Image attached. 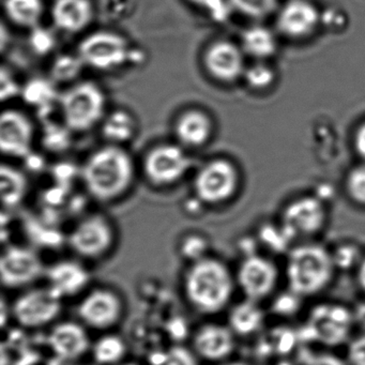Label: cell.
I'll use <instances>...</instances> for the list:
<instances>
[{
  "label": "cell",
  "mask_w": 365,
  "mask_h": 365,
  "mask_svg": "<svg viewBox=\"0 0 365 365\" xmlns=\"http://www.w3.org/2000/svg\"><path fill=\"white\" fill-rule=\"evenodd\" d=\"M230 4L241 14L250 18L260 19L274 11L277 0H230Z\"/></svg>",
  "instance_id": "obj_34"
},
{
  "label": "cell",
  "mask_w": 365,
  "mask_h": 365,
  "mask_svg": "<svg viewBox=\"0 0 365 365\" xmlns=\"http://www.w3.org/2000/svg\"><path fill=\"white\" fill-rule=\"evenodd\" d=\"M31 44L37 54L46 55L54 48L55 39L48 29L37 26L31 29Z\"/></svg>",
  "instance_id": "obj_40"
},
{
  "label": "cell",
  "mask_w": 365,
  "mask_h": 365,
  "mask_svg": "<svg viewBox=\"0 0 365 365\" xmlns=\"http://www.w3.org/2000/svg\"><path fill=\"white\" fill-rule=\"evenodd\" d=\"M58 100L63 125L69 131H88L104 119L106 95L91 81L72 85Z\"/></svg>",
  "instance_id": "obj_5"
},
{
  "label": "cell",
  "mask_w": 365,
  "mask_h": 365,
  "mask_svg": "<svg viewBox=\"0 0 365 365\" xmlns=\"http://www.w3.org/2000/svg\"><path fill=\"white\" fill-rule=\"evenodd\" d=\"M0 91H1V100L3 101L12 99V98L18 96L20 91H22L14 76L6 70L5 67L1 69V73H0Z\"/></svg>",
  "instance_id": "obj_42"
},
{
  "label": "cell",
  "mask_w": 365,
  "mask_h": 365,
  "mask_svg": "<svg viewBox=\"0 0 365 365\" xmlns=\"http://www.w3.org/2000/svg\"><path fill=\"white\" fill-rule=\"evenodd\" d=\"M78 56L87 67L110 71L121 67L131 56L129 42L113 31H96L85 37L78 48Z\"/></svg>",
  "instance_id": "obj_8"
},
{
  "label": "cell",
  "mask_w": 365,
  "mask_h": 365,
  "mask_svg": "<svg viewBox=\"0 0 365 365\" xmlns=\"http://www.w3.org/2000/svg\"><path fill=\"white\" fill-rule=\"evenodd\" d=\"M236 283L245 298L262 302L274 296L281 272L272 258L262 254H247L236 272Z\"/></svg>",
  "instance_id": "obj_7"
},
{
  "label": "cell",
  "mask_w": 365,
  "mask_h": 365,
  "mask_svg": "<svg viewBox=\"0 0 365 365\" xmlns=\"http://www.w3.org/2000/svg\"><path fill=\"white\" fill-rule=\"evenodd\" d=\"M34 131L31 119L20 110H7L0 117V149L4 155L26 159L33 149Z\"/></svg>",
  "instance_id": "obj_15"
},
{
  "label": "cell",
  "mask_w": 365,
  "mask_h": 365,
  "mask_svg": "<svg viewBox=\"0 0 365 365\" xmlns=\"http://www.w3.org/2000/svg\"><path fill=\"white\" fill-rule=\"evenodd\" d=\"M219 365H250L249 363L242 362V361H224Z\"/></svg>",
  "instance_id": "obj_47"
},
{
  "label": "cell",
  "mask_w": 365,
  "mask_h": 365,
  "mask_svg": "<svg viewBox=\"0 0 365 365\" xmlns=\"http://www.w3.org/2000/svg\"><path fill=\"white\" fill-rule=\"evenodd\" d=\"M319 22L317 9L307 0H290L277 16L279 31L292 39H302L314 33Z\"/></svg>",
  "instance_id": "obj_20"
},
{
  "label": "cell",
  "mask_w": 365,
  "mask_h": 365,
  "mask_svg": "<svg viewBox=\"0 0 365 365\" xmlns=\"http://www.w3.org/2000/svg\"><path fill=\"white\" fill-rule=\"evenodd\" d=\"M4 7L14 24L31 29L39 26L44 11L42 0H5Z\"/></svg>",
  "instance_id": "obj_27"
},
{
  "label": "cell",
  "mask_w": 365,
  "mask_h": 365,
  "mask_svg": "<svg viewBox=\"0 0 365 365\" xmlns=\"http://www.w3.org/2000/svg\"><path fill=\"white\" fill-rule=\"evenodd\" d=\"M202 63L209 76L222 83H234L245 76V57L241 48L225 40L213 42L205 50Z\"/></svg>",
  "instance_id": "obj_16"
},
{
  "label": "cell",
  "mask_w": 365,
  "mask_h": 365,
  "mask_svg": "<svg viewBox=\"0 0 365 365\" xmlns=\"http://www.w3.org/2000/svg\"><path fill=\"white\" fill-rule=\"evenodd\" d=\"M303 300L304 298L290 289L281 294H274L272 297L273 314L282 317H292L300 311Z\"/></svg>",
  "instance_id": "obj_35"
},
{
  "label": "cell",
  "mask_w": 365,
  "mask_h": 365,
  "mask_svg": "<svg viewBox=\"0 0 365 365\" xmlns=\"http://www.w3.org/2000/svg\"><path fill=\"white\" fill-rule=\"evenodd\" d=\"M236 287V275L227 264L208 256L192 262L183 277L185 298L202 315H215L225 309Z\"/></svg>",
  "instance_id": "obj_1"
},
{
  "label": "cell",
  "mask_w": 365,
  "mask_h": 365,
  "mask_svg": "<svg viewBox=\"0 0 365 365\" xmlns=\"http://www.w3.org/2000/svg\"><path fill=\"white\" fill-rule=\"evenodd\" d=\"M352 309L336 302H322L309 309L301 334L312 343L324 347L347 345L354 335Z\"/></svg>",
  "instance_id": "obj_4"
},
{
  "label": "cell",
  "mask_w": 365,
  "mask_h": 365,
  "mask_svg": "<svg viewBox=\"0 0 365 365\" xmlns=\"http://www.w3.org/2000/svg\"><path fill=\"white\" fill-rule=\"evenodd\" d=\"M135 131V119L127 110H114L102 120V135L112 145L129 142Z\"/></svg>",
  "instance_id": "obj_26"
},
{
  "label": "cell",
  "mask_w": 365,
  "mask_h": 365,
  "mask_svg": "<svg viewBox=\"0 0 365 365\" xmlns=\"http://www.w3.org/2000/svg\"><path fill=\"white\" fill-rule=\"evenodd\" d=\"M245 80L250 86L255 89L268 88L274 82V72L268 66L264 63H255V65L245 69Z\"/></svg>",
  "instance_id": "obj_37"
},
{
  "label": "cell",
  "mask_w": 365,
  "mask_h": 365,
  "mask_svg": "<svg viewBox=\"0 0 365 365\" xmlns=\"http://www.w3.org/2000/svg\"><path fill=\"white\" fill-rule=\"evenodd\" d=\"M44 279L61 298H72L82 294L91 283V273L76 260L61 259L46 267Z\"/></svg>",
  "instance_id": "obj_19"
},
{
  "label": "cell",
  "mask_w": 365,
  "mask_h": 365,
  "mask_svg": "<svg viewBox=\"0 0 365 365\" xmlns=\"http://www.w3.org/2000/svg\"><path fill=\"white\" fill-rule=\"evenodd\" d=\"M97 365H120L127 354V345L119 335L104 334L91 345Z\"/></svg>",
  "instance_id": "obj_28"
},
{
  "label": "cell",
  "mask_w": 365,
  "mask_h": 365,
  "mask_svg": "<svg viewBox=\"0 0 365 365\" xmlns=\"http://www.w3.org/2000/svg\"><path fill=\"white\" fill-rule=\"evenodd\" d=\"M46 267L35 250L23 245H9L0 260L1 283L8 289L33 287L44 277Z\"/></svg>",
  "instance_id": "obj_11"
},
{
  "label": "cell",
  "mask_w": 365,
  "mask_h": 365,
  "mask_svg": "<svg viewBox=\"0 0 365 365\" xmlns=\"http://www.w3.org/2000/svg\"><path fill=\"white\" fill-rule=\"evenodd\" d=\"M330 252L337 271L356 270L364 256L360 245L350 241L334 245Z\"/></svg>",
  "instance_id": "obj_30"
},
{
  "label": "cell",
  "mask_w": 365,
  "mask_h": 365,
  "mask_svg": "<svg viewBox=\"0 0 365 365\" xmlns=\"http://www.w3.org/2000/svg\"><path fill=\"white\" fill-rule=\"evenodd\" d=\"M22 93L25 101L39 108H44L59 98L52 81L42 80V78L31 81L23 89Z\"/></svg>",
  "instance_id": "obj_32"
},
{
  "label": "cell",
  "mask_w": 365,
  "mask_h": 365,
  "mask_svg": "<svg viewBox=\"0 0 365 365\" xmlns=\"http://www.w3.org/2000/svg\"><path fill=\"white\" fill-rule=\"evenodd\" d=\"M238 172L228 160L215 159L202 166L194 179L196 197L206 205L227 202L238 187Z\"/></svg>",
  "instance_id": "obj_9"
},
{
  "label": "cell",
  "mask_w": 365,
  "mask_h": 365,
  "mask_svg": "<svg viewBox=\"0 0 365 365\" xmlns=\"http://www.w3.org/2000/svg\"><path fill=\"white\" fill-rule=\"evenodd\" d=\"M354 272H356V284H358L359 288L365 294V253Z\"/></svg>",
  "instance_id": "obj_46"
},
{
  "label": "cell",
  "mask_w": 365,
  "mask_h": 365,
  "mask_svg": "<svg viewBox=\"0 0 365 365\" xmlns=\"http://www.w3.org/2000/svg\"><path fill=\"white\" fill-rule=\"evenodd\" d=\"M337 272L330 249L307 241L294 245L286 254L285 275L288 289L302 298H311L328 289Z\"/></svg>",
  "instance_id": "obj_3"
},
{
  "label": "cell",
  "mask_w": 365,
  "mask_h": 365,
  "mask_svg": "<svg viewBox=\"0 0 365 365\" xmlns=\"http://www.w3.org/2000/svg\"><path fill=\"white\" fill-rule=\"evenodd\" d=\"M352 314L356 328L360 329L361 332H365V298L354 305Z\"/></svg>",
  "instance_id": "obj_44"
},
{
  "label": "cell",
  "mask_w": 365,
  "mask_h": 365,
  "mask_svg": "<svg viewBox=\"0 0 365 365\" xmlns=\"http://www.w3.org/2000/svg\"><path fill=\"white\" fill-rule=\"evenodd\" d=\"M72 365H89V364H72Z\"/></svg>",
  "instance_id": "obj_49"
},
{
  "label": "cell",
  "mask_w": 365,
  "mask_h": 365,
  "mask_svg": "<svg viewBox=\"0 0 365 365\" xmlns=\"http://www.w3.org/2000/svg\"><path fill=\"white\" fill-rule=\"evenodd\" d=\"M93 19L91 0H55L53 4V23L63 33H81L91 24Z\"/></svg>",
  "instance_id": "obj_21"
},
{
  "label": "cell",
  "mask_w": 365,
  "mask_h": 365,
  "mask_svg": "<svg viewBox=\"0 0 365 365\" xmlns=\"http://www.w3.org/2000/svg\"><path fill=\"white\" fill-rule=\"evenodd\" d=\"M82 179L93 198L103 202H113L121 197L133 182V160L118 145L102 147L85 162Z\"/></svg>",
  "instance_id": "obj_2"
},
{
  "label": "cell",
  "mask_w": 365,
  "mask_h": 365,
  "mask_svg": "<svg viewBox=\"0 0 365 365\" xmlns=\"http://www.w3.org/2000/svg\"><path fill=\"white\" fill-rule=\"evenodd\" d=\"M347 190L354 202L365 206V165L358 166L350 172Z\"/></svg>",
  "instance_id": "obj_38"
},
{
  "label": "cell",
  "mask_w": 365,
  "mask_h": 365,
  "mask_svg": "<svg viewBox=\"0 0 365 365\" xmlns=\"http://www.w3.org/2000/svg\"><path fill=\"white\" fill-rule=\"evenodd\" d=\"M189 1L197 7L209 10L215 18L221 16L222 14H224V11H225L223 0H189Z\"/></svg>",
  "instance_id": "obj_43"
},
{
  "label": "cell",
  "mask_w": 365,
  "mask_h": 365,
  "mask_svg": "<svg viewBox=\"0 0 365 365\" xmlns=\"http://www.w3.org/2000/svg\"><path fill=\"white\" fill-rule=\"evenodd\" d=\"M345 360L348 365H365V332L354 335L348 341Z\"/></svg>",
  "instance_id": "obj_39"
},
{
  "label": "cell",
  "mask_w": 365,
  "mask_h": 365,
  "mask_svg": "<svg viewBox=\"0 0 365 365\" xmlns=\"http://www.w3.org/2000/svg\"><path fill=\"white\" fill-rule=\"evenodd\" d=\"M242 51L257 59L268 58L277 52V42L270 29L253 26L245 29L241 36Z\"/></svg>",
  "instance_id": "obj_25"
},
{
  "label": "cell",
  "mask_w": 365,
  "mask_h": 365,
  "mask_svg": "<svg viewBox=\"0 0 365 365\" xmlns=\"http://www.w3.org/2000/svg\"><path fill=\"white\" fill-rule=\"evenodd\" d=\"M191 165V158L181 145L162 144L148 151L143 168L153 185L168 187L182 179Z\"/></svg>",
  "instance_id": "obj_12"
},
{
  "label": "cell",
  "mask_w": 365,
  "mask_h": 365,
  "mask_svg": "<svg viewBox=\"0 0 365 365\" xmlns=\"http://www.w3.org/2000/svg\"><path fill=\"white\" fill-rule=\"evenodd\" d=\"M192 346L198 358L222 363L235 351L236 335L227 324H206L196 331Z\"/></svg>",
  "instance_id": "obj_18"
},
{
  "label": "cell",
  "mask_w": 365,
  "mask_h": 365,
  "mask_svg": "<svg viewBox=\"0 0 365 365\" xmlns=\"http://www.w3.org/2000/svg\"><path fill=\"white\" fill-rule=\"evenodd\" d=\"M227 326L236 336L249 337L257 334L266 324V312L260 302L243 299L230 307L227 316Z\"/></svg>",
  "instance_id": "obj_23"
},
{
  "label": "cell",
  "mask_w": 365,
  "mask_h": 365,
  "mask_svg": "<svg viewBox=\"0 0 365 365\" xmlns=\"http://www.w3.org/2000/svg\"><path fill=\"white\" fill-rule=\"evenodd\" d=\"M63 300L48 285L26 288L12 303V316L23 328H42L52 324L61 315Z\"/></svg>",
  "instance_id": "obj_6"
},
{
  "label": "cell",
  "mask_w": 365,
  "mask_h": 365,
  "mask_svg": "<svg viewBox=\"0 0 365 365\" xmlns=\"http://www.w3.org/2000/svg\"><path fill=\"white\" fill-rule=\"evenodd\" d=\"M258 240L264 247L274 253L287 254L294 247V241L286 232L281 223L279 225H264L259 230Z\"/></svg>",
  "instance_id": "obj_31"
},
{
  "label": "cell",
  "mask_w": 365,
  "mask_h": 365,
  "mask_svg": "<svg viewBox=\"0 0 365 365\" xmlns=\"http://www.w3.org/2000/svg\"><path fill=\"white\" fill-rule=\"evenodd\" d=\"M208 247V242L204 236L189 235L181 242L180 251L181 254L192 264L207 257Z\"/></svg>",
  "instance_id": "obj_36"
},
{
  "label": "cell",
  "mask_w": 365,
  "mask_h": 365,
  "mask_svg": "<svg viewBox=\"0 0 365 365\" xmlns=\"http://www.w3.org/2000/svg\"><path fill=\"white\" fill-rule=\"evenodd\" d=\"M48 345L55 356L72 362L85 356L91 349L93 344L84 324L76 322H61L51 329Z\"/></svg>",
  "instance_id": "obj_17"
},
{
  "label": "cell",
  "mask_w": 365,
  "mask_h": 365,
  "mask_svg": "<svg viewBox=\"0 0 365 365\" xmlns=\"http://www.w3.org/2000/svg\"><path fill=\"white\" fill-rule=\"evenodd\" d=\"M78 315L84 326L95 330H108L120 322L123 302L108 288L98 287L87 292L78 303Z\"/></svg>",
  "instance_id": "obj_14"
},
{
  "label": "cell",
  "mask_w": 365,
  "mask_h": 365,
  "mask_svg": "<svg viewBox=\"0 0 365 365\" xmlns=\"http://www.w3.org/2000/svg\"><path fill=\"white\" fill-rule=\"evenodd\" d=\"M327 210L317 197L299 198L290 202L283 212L281 224L292 241H312L326 227Z\"/></svg>",
  "instance_id": "obj_13"
},
{
  "label": "cell",
  "mask_w": 365,
  "mask_h": 365,
  "mask_svg": "<svg viewBox=\"0 0 365 365\" xmlns=\"http://www.w3.org/2000/svg\"><path fill=\"white\" fill-rule=\"evenodd\" d=\"M300 365H348L345 358H341L331 351L309 354L302 359Z\"/></svg>",
  "instance_id": "obj_41"
},
{
  "label": "cell",
  "mask_w": 365,
  "mask_h": 365,
  "mask_svg": "<svg viewBox=\"0 0 365 365\" xmlns=\"http://www.w3.org/2000/svg\"><path fill=\"white\" fill-rule=\"evenodd\" d=\"M193 350L185 346L175 345L153 352L148 365H200Z\"/></svg>",
  "instance_id": "obj_29"
},
{
  "label": "cell",
  "mask_w": 365,
  "mask_h": 365,
  "mask_svg": "<svg viewBox=\"0 0 365 365\" xmlns=\"http://www.w3.org/2000/svg\"><path fill=\"white\" fill-rule=\"evenodd\" d=\"M84 66L78 54L61 55L55 59L51 69L53 81L61 83L71 82L78 78Z\"/></svg>",
  "instance_id": "obj_33"
},
{
  "label": "cell",
  "mask_w": 365,
  "mask_h": 365,
  "mask_svg": "<svg viewBox=\"0 0 365 365\" xmlns=\"http://www.w3.org/2000/svg\"><path fill=\"white\" fill-rule=\"evenodd\" d=\"M213 125L210 117L200 110L183 113L175 123V135L182 147L198 148L210 140Z\"/></svg>",
  "instance_id": "obj_22"
},
{
  "label": "cell",
  "mask_w": 365,
  "mask_h": 365,
  "mask_svg": "<svg viewBox=\"0 0 365 365\" xmlns=\"http://www.w3.org/2000/svg\"><path fill=\"white\" fill-rule=\"evenodd\" d=\"M29 190L26 176L14 166H0V192L1 202L6 208H14L24 200Z\"/></svg>",
  "instance_id": "obj_24"
},
{
  "label": "cell",
  "mask_w": 365,
  "mask_h": 365,
  "mask_svg": "<svg viewBox=\"0 0 365 365\" xmlns=\"http://www.w3.org/2000/svg\"><path fill=\"white\" fill-rule=\"evenodd\" d=\"M120 365H140V364H138V363H134V362H125V363H121Z\"/></svg>",
  "instance_id": "obj_48"
},
{
  "label": "cell",
  "mask_w": 365,
  "mask_h": 365,
  "mask_svg": "<svg viewBox=\"0 0 365 365\" xmlns=\"http://www.w3.org/2000/svg\"><path fill=\"white\" fill-rule=\"evenodd\" d=\"M354 145L360 157L365 160V123L356 132Z\"/></svg>",
  "instance_id": "obj_45"
},
{
  "label": "cell",
  "mask_w": 365,
  "mask_h": 365,
  "mask_svg": "<svg viewBox=\"0 0 365 365\" xmlns=\"http://www.w3.org/2000/svg\"><path fill=\"white\" fill-rule=\"evenodd\" d=\"M115 232L108 217L91 215L81 220L68 235L70 249L85 259H100L114 247Z\"/></svg>",
  "instance_id": "obj_10"
}]
</instances>
